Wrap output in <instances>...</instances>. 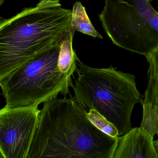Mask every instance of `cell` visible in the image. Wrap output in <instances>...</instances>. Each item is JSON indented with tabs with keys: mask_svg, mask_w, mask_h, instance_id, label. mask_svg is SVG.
I'll use <instances>...</instances> for the list:
<instances>
[{
	"mask_svg": "<svg viewBox=\"0 0 158 158\" xmlns=\"http://www.w3.org/2000/svg\"><path fill=\"white\" fill-rule=\"evenodd\" d=\"M1 1V2H0V4H1V6L3 4V2H4V0H0Z\"/></svg>",
	"mask_w": 158,
	"mask_h": 158,
	"instance_id": "cell-14",
	"label": "cell"
},
{
	"mask_svg": "<svg viewBox=\"0 0 158 158\" xmlns=\"http://www.w3.org/2000/svg\"><path fill=\"white\" fill-rule=\"evenodd\" d=\"M60 43L0 79L5 107H39L69 94L73 82L58 67Z\"/></svg>",
	"mask_w": 158,
	"mask_h": 158,
	"instance_id": "cell-4",
	"label": "cell"
},
{
	"mask_svg": "<svg viewBox=\"0 0 158 158\" xmlns=\"http://www.w3.org/2000/svg\"><path fill=\"white\" fill-rule=\"evenodd\" d=\"M76 78L71 87L74 98L87 110L98 112L117 127L119 136L132 129L131 116L142 99L134 75L108 68L89 67L76 58Z\"/></svg>",
	"mask_w": 158,
	"mask_h": 158,
	"instance_id": "cell-3",
	"label": "cell"
},
{
	"mask_svg": "<svg viewBox=\"0 0 158 158\" xmlns=\"http://www.w3.org/2000/svg\"><path fill=\"white\" fill-rule=\"evenodd\" d=\"M75 29L71 26L60 43V50L58 59V67L60 71L72 79L76 72L77 55L73 49V42Z\"/></svg>",
	"mask_w": 158,
	"mask_h": 158,
	"instance_id": "cell-9",
	"label": "cell"
},
{
	"mask_svg": "<svg viewBox=\"0 0 158 158\" xmlns=\"http://www.w3.org/2000/svg\"><path fill=\"white\" fill-rule=\"evenodd\" d=\"M87 115L92 123L103 133L113 137L119 136V131L116 127L96 110L93 109L89 110Z\"/></svg>",
	"mask_w": 158,
	"mask_h": 158,
	"instance_id": "cell-12",
	"label": "cell"
},
{
	"mask_svg": "<svg viewBox=\"0 0 158 158\" xmlns=\"http://www.w3.org/2000/svg\"><path fill=\"white\" fill-rule=\"evenodd\" d=\"M127 2L135 7L158 39V12L152 7L151 0H127Z\"/></svg>",
	"mask_w": 158,
	"mask_h": 158,
	"instance_id": "cell-11",
	"label": "cell"
},
{
	"mask_svg": "<svg viewBox=\"0 0 158 158\" xmlns=\"http://www.w3.org/2000/svg\"><path fill=\"white\" fill-rule=\"evenodd\" d=\"M74 97L43 104L27 158H114L118 137L100 130Z\"/></svg>",
	"mask_w": 158,
	"mask_h": 158,
	"instance_id": "cell-1",
	"label": "cell"
},
{
	"mask_svg": "<svg viewBox=\"0 0 158 158\" xmlns=\"http://www.w3.org/2000/svg\"><path fill=\"white\" fill-rule=\"evenodd\" d=\"M158 158L153 137L140 127L118 137L114 158Z\"/></svg>",
	"mask_w": 158,
	"mask_h": 158,
	"instance_id": "cell-8",
	"label": "cell"
},
{
	"mask_svg": "<svg viewBox=\"0 0 158 158\" xmlns=\"http://www.w3.org/2000/svg\"><path fill=\"white\" fill-rule=\"evenodd\" d=\"M38 107L0 111V152L2 158H27L39 121Z\"/></svg>",
	"mask_w": 158,
	"mask_h": 158,
	"instance_id": "cell-6",
	"label": "cell"
},
{
	"mask_svg": "<svg viewBox=\"0 0 158 158\" xmlns=\"http://www.w3.org/2000/svg\"><path fill=\"white\" fill-rule=\"evenodd\" d=\"M154 145L158 156V139L156 140H154Z\"/></svg>",
	"mask_w": 158,
	"mask_h": 158,
	"instance_id": "cell-13",
	"label": "cell"
},
{
	"mask_svg": "<svg viewBox=\"0 0 158 158\" xmlns=\"http://www.w3.org/2000/svg\"><path fill=\"white\" fill-rule=\"evenodd\" d=\"M147 60L149 63L148 85L141 102L143 118L140 127L154 137L155 135H158V47Z\"/></svg>",
	"mask_w": 158,
	"mask_h": 158,
	"instance_id": "cell-7",
	"label": "cell"
},
{
	"mask_svg": "<svg viewBox=\"0 0 158 158\" xmlns=\"http://www.w3.org/2000/svg\"><path fill=\"white\" fill-rule=\"evenodd\" d=\"M100 21L113 43L148 59L158 39L134 6L124 0H105Z\"/></svg>",
	"mask_w": 158,
	"mask_h": 158,
	"instance_id": "cell-5",
	"label": "cell"
},
{
	"mask_svg": "<svg viewBox=\"0 0 158 158\" xmlns=\"http://www.w3.org/2000/svg\"><path fill=\"white\" fill-rule=\"evenodd\" d=\"M72 10L59 0H40L0 22V79L60 44L71 26Z\"/></svg>",
	"mask_w": 158,
	"mask_h": 158,
	"instance_id": "cell-2",
	"label": "cell"
},
{
	"mask_svg": "<svg viewBox=\"0 0 158 158\" xmlns=\"http://www.w3.org/2000/svg\"><path fill=\"white\" fill-rule=\"evenodd\" d=\"M71 26L75 30L94 38L102 39V36L98 32L93 26L87 14L85 8L80 2H77L74 4L72 10Z\"/></svg>",
	"mask_w": 158,
	"mask_h": 158,
	"instance_id": "cell-10",
	"label": "cell"
}]
</instances>
